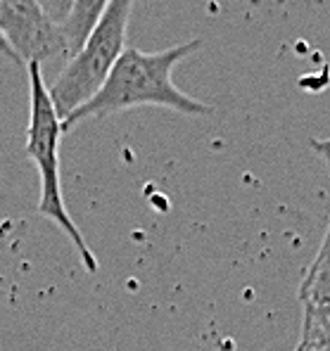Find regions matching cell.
Instances as JSON below:
<instances>
[{
    "label": "cell",
    "instance_id": "1",
    "mask_svg": "<svg viewBox=\"0 0 330 351\" xmlns=\"http://www.w3.org/2000/svg\"><path fill=\"white\" fill-rule=\"evenodd\" d=\"M202 40L193 38L178 43L174 48L159 50V53H145L138 48H126L110 76L105 79L100 90L91 97L86 105L62 121V133H69L74 126L89 121V119H105L117 112H126L133 107H167L185 117H209L214 107L209 102L195 100L185 95L174 84L172 71L180 60L200 50Z\"/></svg>",
    "mask_w": 330,
    "mask_h": 351
},
{
    "label": "cell",
    "instance_id": "2",
    "mask_svg": "<svg viewBox=\"0 0 330 351\" xmlns=\"http://www.w3.org/2000/svg\"><path fill=\"white\" fill-rule=\"evenodd\" d=\"M29 74V126H27V147L24 152L31 157V162L38 169L40 180V195H38V214L43 219L53 221L55 226L71 240L81 256V263L89 273L97 271V259L93 250L86 242L84 233L74 219L69 216L62 195V180H60V138L62 133V119L55 112L50 88L45 86L43 69L40 64L31 62L27 64Z\"/></svg>",
    "mask_w": 330,
    "mask_h": 351
},
{
    "label": "cell",
    "instance_id": "3",
    "mask_svg": "<svg viewBox=\"0 0 330 351\" xmlns=\"http://www.w3.org/2000/svg\"><path fill=\"white\" fill-rule=\"evenodd\" d=\"M131 10L133 0H110L81 50L69 58L58 81L50 86V97L62 121L100 90L112 66L119 62L126 50Z\"/></svg>",
    "mask_w": 330,
    "mask_h": 351
},
{
    "label": "cell",
    "instance_id": "4",
    "mask_svg": "<svg viewBox=\"0 0 330 351\" xmlns=\"http://www.w3.org/2000/svg\"><path fill=\"white\" fill-rule=\"evenodd\" d=\"M0 36L19 62H43L67 55V38L38 0H0Z\"/></svg>",
    "mask_w": 330,
    "mask_h": 351
},
{
    "label": "cell",
    "instance_id": "5",
    "mask_svg": "<svg viewBox=\"0 0 330 351\" xmlns=\"http://www.w3.org/2000/svg\"><path fill=\"white\" fill-rule=\"evenodd\" d=\"M300 299L304 306H326L330 304V223L318 247L316 259L311 261L307 276L300 285Z\"/></svg>",
    "mask_w": 330,
    "mask_h": 351
},
{
    "label": "cell",
    "instance_id": "6",
    "mask_svg": "<svg viewBox=\"0 0 330 351\" xmlns=\"http://www.w3.org/2000/svg\"><path fill=\"white\" fill-rule=\"evenodd\" d=\"M107 5L110 0H74L69 19L62 24V34L67 38V58H74L79 53Z\"/></svg>",
    "mask_w": 330,
    "mask_h": 351
},
{
    "label": "cell",
    "instance_id": "7",
    "mask_svg": "<svg viewBox=\"0 0 330 351\" xmlns=\"http://www.w3.org/2000/svg\"><path fill=\"white\" fill-rule=\"evenodd\" d=\"M297 347L330 349V304L326 306H304L302 337Z\"/></svg>",
    "mask_w": 330,
    "mask_h": 351
},
{
    "label": "cell",
    "instance_id": "8",
    "mask_svg": "<svg viewBox=\"0 0 330 351\" xmlns=\"http://www.w3.org/2000/svg\"><path fill=\"white\" fill-rule=\"evenodd\" d=\"M43 5V10L48 12V17L53 19L55 24H64L71 14V8H74V0H38Z\"/></svg>",
    "mask_w": 330,
    "mask_h": 351
},
{
    "label": "cell",
    "instance_id": "9",
    "mask_svg": "<svg viewBox=\"0 0 330 351\" xmlns=\"http://www.w3.org/2000/svg\"><path fill=\"white\" fill-rule=\"evenodd\" d=\"M0 55H3V58H8L10 62H17V64H22L17 55L12 53V48H10V45H8V40L3 38V36H0Z\"/></svg>",
    "mask_w": 330,
    "mask_h": 351
},
{
    "label": "cell",
    "instance_id": "10",
    "mask_svg": "<svg viewBox=\"0 0 330 351\" xmlns=\"http://www.w3.org/2000/svg\"><path fill=\"white\" fill-rule=\"evenodd\" d=\"M311 147L316 149L318 154H323V157L328 159V164H330V145H328V143H323V141H311Z\"/></svg>",
    "mask_w": 330,
    "mask_h": 351
},
{
    "label": "cell",
    "instance_id": "11",
    "mask_svg": "<svg viewBox=\"0 0 330 351\" xmlns=\"http://www.w3.org/2000/svg\"><path fill=\"white\" fill-rule=\"evenodd\" d=\"M295 351H330V349H304V347H297Z\"/></svg>",
    "mask_w": 330,
    "mask_h": 351
},
{
    "label": "cell",
    "instance_id": "12",
    "mask_svg": "<svg viewBox=\"0 0 330 351\" xmlns=\"http://www.w3.org/2000/svg\"><path fill=\"white\" fill-rule=\"evenodd\" d=\"M323 143H328V145H330V138H323Z\"/></svg>",
    "mask_w": 330,
    "mask_h": 351
},
{
    "label": "cell",
    "instance_id": "13",
    "mask_svg": "<svg viewBox=\"0 0 330 351\" xmlns=\"http://www.w3.org/2000/svg\"><path fill=\"white\" fill-rule=\"evenodd\" d=\"M328 167H330V164H328Z\"/></svg>",
    "mask_w": 330,
    "mask_h": 351
}]
</instances>
